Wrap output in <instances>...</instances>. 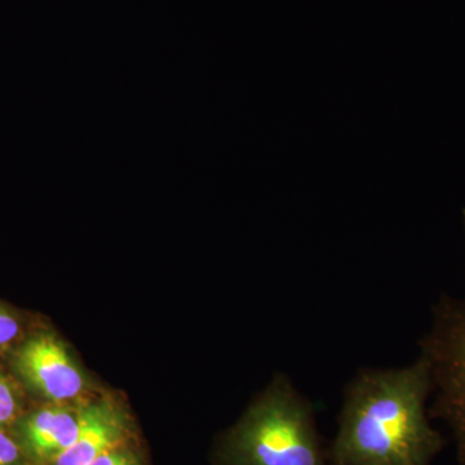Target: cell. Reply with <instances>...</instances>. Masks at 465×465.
Returning a JSON list of instances; mask_svg holds the SVG:
<instances>
[{"mask_svg": "<svg viewBox=\"0 0 465 465\" xmlns=\"http://www.w3.org/2000/svg\"><path fill=\"white\" fill-rule=\"evenodd\" d=\"M432 376L423 357L399 370H363L345 391L332 465H432L445 440L427 412Z\"/></svg>", "mask_w": 465, "mask_h": 465, "instance_id": "6da1fadb", "label": "cell"}, {"mask_svg": "<svg viewBox=\"0 0 465 465\" xmlns=\"http://www.w3.org/2000/svg\"><path fill=\"white\" fill-rule=\"evenodd\" d=\"M220 459L223 465H332L311 405L284 376L226 434Z\"/></svg>", "mask_w": 465, "mask_h": 465, "instance_id": "7a4b0ae2", "label": "cell"}, {"mask_svg": "<svg viewBox=\"0 0 465 465\" xmlns=\"http://www.w3.org/2000/svg\"><path fill=\"white\" fill-rule=\"evenodd\" d=\"M420 347L432 376L430 416L448 424L459 464L465 465V300L443 296L437 302Z\"/></svg>", "mask_w": 465, "mask_h": 465, "instance_id": "3957f363", "label": "cell"}, {"mask_svg": "<svg viewBox=\"0 0 465 465\" xmlns=\"http://www.w3.org/2000/svg\"><path fill=\"white\" fill-rule=\"evenodd\" d=\"M15 365L33 390L58 405L81 397L87 385L65 345L51 333H39L24 342Z\"/></svg>", "mask_w": 465, "mask_h": 465, "instance_id": "277c9868", "label": "cell"}, {"mask_svg": "<svg viewBox=\"0 0 465 465\" xmlns=\"http://www.w3.org/2000/svg\"><path fill=\"white\" fill-rule=\"evenodd\" d=\"M79 423L81 410L56 403L20 416L12 428L32 465H50L74 443Z\"/></svg>", "mask_w": 465, "mask_h": 465, "instance_id": "5b68a950", "label": "cell"}, {"mask_svg": "<svg viewBox=\"0 0 465 465\" xmlns=\"http://www.w3.org/2000/svg\"><path fill=\"white\" fill-rule=\"evenodd\" d=\"M131 436L128 415L112 400H99L81 409L78 436L50 465H91L101 455L124 446Z\"/></svg>", "mask_w": 465, "mask_h": 465, "instance_id": "8992f818", "label": "cell"}, {"mask_svg": "<svg viewBox=\"0 0 465 465\" xmlns=\"http://www.w3.org/2000/svg\"><path fill=\"white\" fill-rule=\"evenodd\" d=\"M21 403L17 391L7 376L0 371V430L14 427L20 418Z\"/></svg>", "mask_w": 465, "mask_h": 465, "instance_id": "52a82bcc", "label": "cell"}, {"mask_svg": "<svg viewBox=\"0 0 465 465\" xmlns=\"http://www.w3.org/2000/svg\"><path fill=\"white\" fill-rule=\"evenodd\" d=\"M0 465H32L14 434L0 430Z\"/></svg>", "mask_w": 465, "mask_h": 465, "instance_id": "ba28073f", "label": "cell"}, {"mask_svg": "<svg viewBox=\"0 0 465 465\" xmlns=\"http://www.w3.org/2000/svg\"><path fill=\"white\" fill-rule=\"evenodd\" d=\"M91 465H143V459L127 445L101 455Z\"/></svg>", "mask_w": 465, "mask_h": 465, "instance_id": "9c48e42d", "label": "cell"}, {"mask_svg": "<svg viewBox=\"0 0 465 465\" xmlns=\"http://www.w3.org/2000/svg\"><path fill=\"white\" fill-rule=\"evenodd\" d=\"M21 332L20 322L11 312L0 307V349L12 344Z\"/></svg>", "mask_w": 465, "mask_h": 465, "instance_id": "30bf717a", "label": "cell"}, {"mask_svg": "<svg viewBox=\"0 0 465 465\" xmlns=\"http://www.w3.org/2000/svg\"><path fill=\"white\" fill-rule=\"evenodd\" d=\"M464 222H465V211H464Z\"/></svg>", "mask_w": 465, "mask_h": 465, "instance_id": "8fae6325", "label": "cell"}]
</instances>
